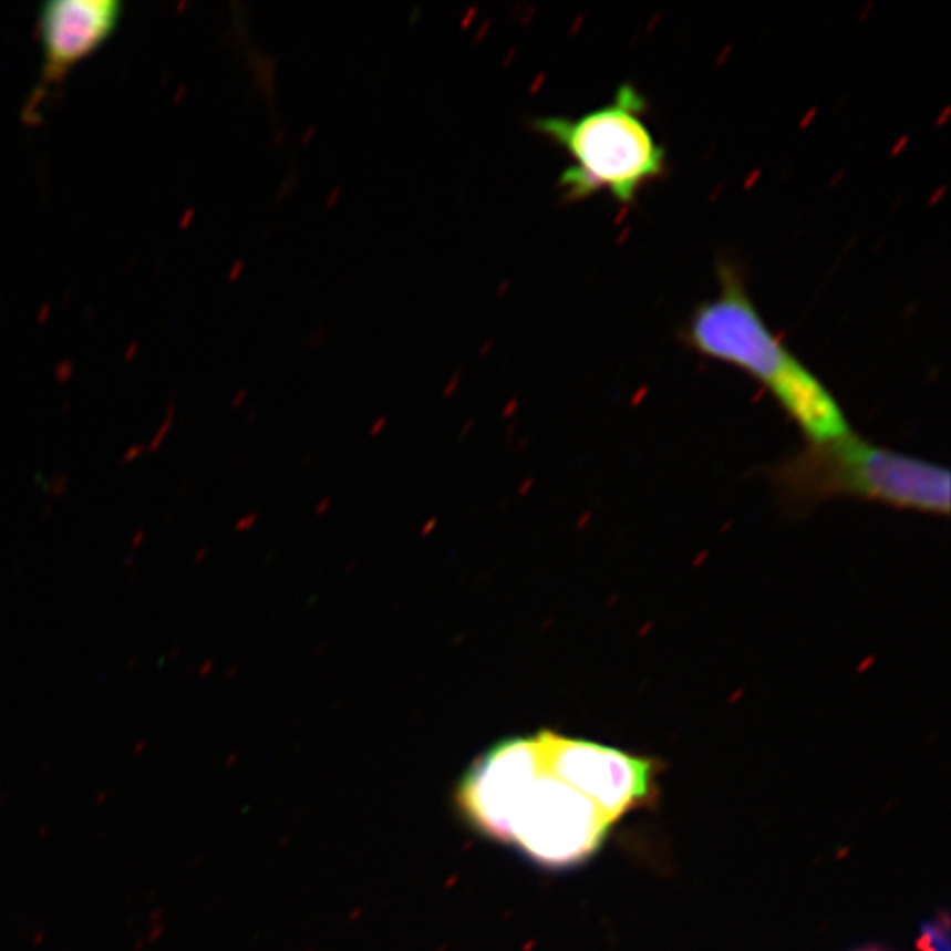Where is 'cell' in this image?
Listing matches in <instances>:
<instances>
[{
    "label": "cell",
    "mask_w": 951,
    "mask_h": 951,
    "mask_svg": "<svg viewBox=\"0 0 951 951\" xmlns=\"http://www.w3.org/2000/svg\"><path fill=\"white\" fill-rule=\"evenodd\" d=\"M124 14L121 0H46L38 13L43 50L41 74L23 108V118L38 121L39 108L77 62L97 52L116 31Z\"/></svg>",
    "instance_id": "obj_6"
},
{
    "label": "cell",
    "mask_w": 951,
    "mask_h": 951,
    "mask_svg": "<svg viewBox=\"0 0 951 951\" xmlns=\"http://www.w3.org/2000/svg\"><path fill=\"white\" fill-rule=\"evenodd\" d=\"M458 802L476 827L545 866L586 860L611 827L589 798L548 771L536 736L488 751L465 775Z\"/></svg>",
    "instance_id": "obj_1"
},
{
    "label": "cell",
    "mask_w": 951,
    "mask_h": 951,
    "mask_svg": "<svg viewBox=\"0 0 951 951\" xmlns=\"http://www.w3.org/2000/svg\"><path fill=\"white\" fill-rule=\"evenodd\" d=\"M926 951H948L947 936L941 934L938 929L927 930Z\"/></svg>",
    "instance_id": "obj_7"
},
{
    "label": "cell",
    "mask_w": 951,
    "mask_h": 951,
    "mask_svg": "<svg viewBox=\"0 0 951 951\" xmlns=\"http://www.w3.org/2000/svg\"><path fill=\"white\" fill-rule=\"evenodd\" d=\"M684 341L703 356L741 369L774 396L810 443L851 434L843 407L818 375L766 327L741 273L720 268V293L689 318Z\"/></svg>",
    "instance_id": "obj_2"
},
{
    "label": "cell",
    "mask_w": 951,
    "mask_h": 951,
    "mask_svg": "<svg viewBox=\"0 0 951 951\" xmlns=\"http://www.w3.org/2000/svg\"><path fill=\"white\" fill-rule=\"evenodd\" d=\"M772 482L793 504L855 497L890 508L950 513V473L944 467L881 448L857 435L810 443L772 471Z\"/></svg>",
    "instance_id": "obj_3"
},
{
    "label": "cell",
    "mask_w": 951,
    "mask_h": 951,
    "mask_svg": "<svg viewBox=\"0 0 951 951\" xmlns=\"http://www.w3.org/2000/svg\"><path fill=\"white\" fill-rule=\"evenodd\" d=\"M647 100L631 83L616 97L580 116H545L534 127L565 148L571 166L559 186L569 201L608 193L620 205H633L650 182L666 173V151L645 122Z\"/></svg>",
    "instance_id": "obj_4"
},
{
    "label": "cell",
    "mask_w": 951,
    "mask_h": 951,
    "mask_svg": "<svg viewBox=\"0 0 951 951\" xmlns=\"http://www.w3.org/2000/svg\"><path fill=\"white\" fill-rule=\"evenodd\" d=\"M536 738L548 771L589 798L610 825L647 797L652 763L556 733L542 732Z\"/></svg>",
    "instance_id": "obj_5"
}]
</instances>
